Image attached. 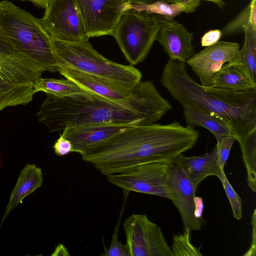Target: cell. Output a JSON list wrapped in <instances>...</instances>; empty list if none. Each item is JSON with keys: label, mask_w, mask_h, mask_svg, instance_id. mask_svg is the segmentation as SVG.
I'll use <instances>...</instances> for the list:
<instances>
[{"label": "cell", "mask_w": 256, "mask_h": 256, "mask_svg": "<svg viewBox=\"0 0 256 256\" xmlns=\"http://www.w3.org/2000/svg\"><path fill=\"white\" fill-rule=\"evenodd\" d=\"M89 38L112 36L122 14L132 8L131 0H74Z\"/></svg>", "instance_id": "30bf717a"}, {"label": "cell", "mask_w": 256, "mask_h": 256, "mask_svg": "<svg viewBox=\"0 0 256 256\" xmlns=\"http://www.w3.org/2000/svg\"><path fill=\"white\" fill-rule=\"evenodd\" d=\"M190 230L184 228L182 233L174 236L171 250L172 256H202L200 248H196L190 240Z\"/></svg>", "instance_id": "484cf974"}, {"label": "cell", "mask_w": 256, "mask_h": 256, "mask_svg": "<svg viewBox=\"0 0 256 256\" xmlns=\"http://www.w3.org/2000/svg\"><path fill=\"white\" fill-rule=\"evenodd\" d=\"M46 94L36 117L50 132L88 124H149L172 108L148 80L140 81L132 95L124 100H108L84 90L66 96Z\"/></svg>", "instance_id": "6da1fadb"}, {"label": "cell", "mask_w": 256, "mask_h": 256, "mask_svg": "<svg viewBox=\"0 0 256 256\" xmlns=\"http://www.w3.org/2000/svg\"><path fill=\"white\" fill-rule=\"evenodd\" d=\"M192 36L182 24L167 18L161 23L156 40L169 60L186 63L194 54Z\"/></svg>", "instance_id": "4fadbf2b"}, {"label": "cell", "mask_w": 256, "mask_h": 256, "mask_svg": "<svg viewBox=\"0 0 256 256\" xmlns=\"http://www.w3.org/2000/svg\"><path fill=\"white\" fill-rule=\"evenodd\" d=\"M168 182L172 190V201L178 211L184 228L198 230L203 224L202 200L195 196L196 188L178 163L170 162Z\"/></svg>", "instance_id": "8fae6325"}, {"label": "cell", "mask_w": 256, "mask_h": 256, "mask_svg": "<svg viewBox=\"0 0 256 256\" xmlns=\"http://www.w3.org/2000/svg\"><path fill=\"white\" fill-rule=\"evenodd\" d=\"M119 222L114 230L110 246L104 248V252L101 254L104 256H130L127 244H122L118 240V230Z\"/></svg>", "instance_id": "f1b7e54d"}, {"label": "cell", "mask_w": 256, "mask_h": 256, "mask_svg": "<svg viewBox=\"0 0 256 256\" xmlns=\"http://www.w3.org/2000/svg\"><path fill=\"white\" fill-rule=\"evenodd\" d=\"M238 59H240V45L222 41L194 54L186 62L206 89L213 86L216 74L224 64Z\"/></svg>", "instance_id": "7c38bea8"}, {"label": "cell", "mask_w": 256, "mask_h": 256, "mask_svg": "<svg viewBox=\"0 0 256 256\" xmlns=\"http://www.w3.org/2000/svg\"><path fill=\"white\" fill-rule=\"evenodd\" d=\"M52 148L55 154L59 156H66L71 152H74L71 142L62 134L54 143Z\"/></svg>", "instance_id": "f546056e"}, {"label": "cell", "mask_w": 256, "mask_h": 256, "mask_svg": "<svg viewBox=\"0 0 256 256\" xmlns=\"http://www.w3.org/2000/svg\"><path fill=\"white\" fill-rule=\"evenodd\" d=\"M170 162L140 164L106 177L109 182L124 190L157 196L172 201V194L168 182Z\"/></svg>", "instance_id": "52a82bcc"}, {"label": "cell", "mask_w": 256, "mask_h": 256, "mask_svg": "<svg viewBox=\"0 0 256 256\" xmlns=\"http://www.w3.org/2000/svg\"><path fill=\"white\" fill-rule=\"evenodd\" d=\"M34 95L32 84L14 83L0 76V112L8 107L27 104Z\"/></svg>", "instance_id": "ffe728a7"}, {"label": "cell", "mask_w": 256, "mask_h": 256, "mask_svg": "<svg viewBox=\"0 0 256 256\" xmlns=\"http://www.w3.org/2000/svg\"><path fill=\"white\" fill-rule=\"evenodd\" d=\"M247 172L249 188L256 192V130L238 142Z\"/></svg>", "instance_id": "cb8c5ba5"}, {"label": "cell", "mask_w": 256, "mask_h": 256, "mask_svg": "<svg viewBox=\"0 0 256 256\" xmlns=\"http://www.w3.org/2000/svg\"><path fill=\"white\" fill-rule=\"evenodd\" d=\"M173 162L181 166L196 188L206 177H218L222 170L218 163L216 145L210 152L202 155L186 156L182 154Z\"/></svg>", "instance_id": "2e32d148"}, {"label": "cell", "mask_w": 256, "mask_h": 256, "mask_svg": "<svg viewBox=\"0 0 256 256\" xmlns=\"http://www.w3.org/2000/svg\"><path fill=\"white\" fill-rule=\"evenodd\" d=\"M213 88L236 90L256 89V81L250 76L241 59L226 63L216 74Z\"/></svg>", "instance_id": "e0dca14e"}, {"label": "cell", "mask_w": 256, "mask_h": 256, "mask_svg": "<svg viewBox=\"0 0 256 256\" xmlns=\"http://www.w3.org/2000/svg\"><path fill=\"white\" fill-rule=\"evenodd\" d=\"M58 72L82 90L113 100L128 99L134 94L136 86L124 85L67 68H59Z\"/></svg>", "instance_id": "5bb4252c"}, {"label": "cell", "mask_w": 256, "mask_h": 256, "mask_svg": "<svg viewBox=\"0 0 256 256\" xmlns=\"http://www.w3.org/2000/svg\"><path fill=\"white\" fill-rule=\"evenodd\" d=\"M50 0H30L36 6L46 8Z\"/></svg>", "instance_id": "836d02e7"}, {"label": "cell", "mask_w": 256, "mask_h": 256, "mask_svg": "<svg viewBox=\"0 0 256 256\" xmlns=\"http://www.w3.org/2000/svg\"><path fill=\"white\" fill-rule=\"evenodd\" d=\"M183 116L187 126H202L210 130L216 140L225 136H234L228 126L212 114L189 106H184Z\"/></svg>", "instance_id": "d6986e66"}, {"label": "cell", "mask_w": 256, "mask_h": 256, "mask_svg": "<svg viewBox=\"0 0 256 256\" xmlns=\"http://www.w3.org/2000/svg\"><path fill=\"white\" fill-rule=\"evenodd\" d=\"M28 0V1H30V0Z\"/></svg>", "instance_id": "74e56055"}, {"label": "cell", "mask_w": 256, "mask_h": 256, "mask_svg": "<svg viewBox=\"0 0 256 256\" xmlns=\"http://www.w3.org/2000/svg\"><path fill=\"white\" fill-rule=\"evenodd\" d=\"M128 126L88 124L66 128L62 136L72 143L74 152L82 155L87 150L122 131Z\"/></svg>", "instance_id": "9a60e30c"}, {"label": "cell", "mask_w": 256, "mask_h": 256, "mask_svg": "<svg viewBox=\"0 0 256 256\" xmlns=\"http://www.w3.org/2000/svg\"><path fill=\"white\" fill-rule=\"evenodd\" d=\"M212 3H214L216 5L218 8L222 9L226 6V3L224 0H204Z\"/></svg>", "instance_id": "d590c367"}, {"label": "cell", "mask_w": 256, "mask_h": 256, "mask_svg": "<svg viewBox=\"0 0 256 256\" xmlns=\"http://www.w3.org/2000/svg\"><path fill=\"white\" fill-rule=\"evenodd\" d=\"M200 2V0H189L180 3H168L164 0H159L148 4H134L132 8L146 14H158L168 19H174L182 12H194Z\"/></svg>", "instance_id": "44dd1931"}, {"label": "cell", "mask_w": 256, "mask_h": 256, "mask_svg": "<svg viewBox=\"0 0 256 256\" xmlns=\"http://www.w3.org/2000/svg\"><path fill=\"white\" fill-rule=\"evenodd\" d=\"M166 19L132 8L122 14L112 36L131 66L140 63L146 58L156 40L161 23Z\"/></svg>", "instance_id": "8992f818"}, {"label": "cell", "mask_w": 256, "mask_h": 256, "mask_svg": "<svg viewBox=\"0 0 256 256\" xmlns=\"http://www.w3.org/2000/svg\"><path fill=\"white\" fill-rule=\"evenodd\" d=\"M199 135L194 128L184 126L177 121L128 126L81 156L106 176L140 164L173 162L194 146Z\"/></svg>", "instance_id": "7a4b0ae2"}, {"label": "cell", "mask_w": 256, "mask_h": 256, "mask_svg": "<svg viewBox=\"0 0 256 256\" xmlns=\"http://www.w3.org/2000/svg\"><path fill=\"white\" fill-rule=\"evenodd\" d=\"M222 182L229 200L234 217L240 220L242 217V200L230 184L224 170H220L218 177Z\"/></svg>", "instance_id": "4316f807"}, {"label": "cell", "mask_w": 256, "mask_h": 256, "mask_svg": "<svg viewBox=\"0 0 256 256\" xmlns=\"http://www.w3.org/2000/svg\"><path fill=\"white\" fill-rule=\"evenodd\" d=\"M40 20L55 40L76 42L90 38L74 0H50Z\"/></svg>", "instance_id": "9c48e42d"}, {"label": "cell", "mask_w": 256, "mask_h": 256, "mask_svg": "<svg viewBox=\"0 0 256 256\" xmlns=\"http://www.w3.org/2000/svg\"><path fill=\"white\" fill-rule=\"evenodd\" d=\"M70 254L66 248L62 244H60L56 248L51 256H69Z\"/></svg>", "instance_id": "d6a6232c"}, {"label": "cell", "mask_w": 256, "mask_h": 256, "mask_svg": "<svg viewBox=\"0 0 256 256\" xmlns=\"http://www.w3.org/2000/svg\"><path fill=\"white\" fill-rule=\"evenodd\" d=\"M244 40L240 56L242 63L252 78L256 81V28L250 23L244 24Z\"/></svg>", "instance_id": "603a6c76"}, {"label": "cell", "mask_w": 256, "mask_h": 256, "mask_svg": "<svg viewBox=\"0 0 256 256\" xmlns=\"http://www.w3.org/2000/svg\"><path fill=\"white\" fill-rule=\"evenodd\" d=\"M222 36V32L220 30H212L206 32L201 38L202 46H211L219 42Z\"/></svg>", "instance_id": "4dcf8cb0"}, {"label": "cell", "mask_w": 256, "mask_h": 256, "mask_svg": "<svg viewBox=\"0 0 256 256\" xmlns=\"http://www.w3.org/2000/svg\"><path fill=\"white\" fill-rule=\"evenodd\" d=\"M160 82L182 106L197 108L222 120L238 142L256 130V89H204L190 76L185 63L170 60Z\"/></svg>", "instance_id": "277c9868"}, {"label": "cell", "mask_w": 256, "mask_h": 256, "mask_svg": "<svg viewBox=\"0 0 256 256\" xmlns=\"http://www.w3.org/2000/svg\"><path fill=\"white\" fill-rule=\"evenodd\" d=\"M50 38L59 68H72L130 86L141 81L142 74L138 68L108 60L93 48L88 40L68 42Z\"/></svg>", "instance_id": "5b68a950"}, {"label": "cell", "mask_w": 256, "mask_h": 256, "mask_svg": "<svg viewBox=\"0 0 256 256\" xmlns=\"http://www.w3.org/2000/svg\"><path fill=\"white\" fill-rule=\"evenodd\" d=\"M236 140V138L234 136H225L216 140L217 160L222 170H224V166Z\"/></svg>", "instance_id": "83f0119b"}, {"label": "cell", "mask_w": 256, "mask_h": 256, "mask_svg": "<svg viewBox=\"0 0 256 256\" xmlns=\"http://www.w3.org/2000/svg\"><path fill=\"white\" fill-rule=\"evenodd\" d=\"M50 35L40 18L7 0L0 2V76L32 84L44 72H58Z\"/></svg>", "instance_id": "3957f363"}, {"label": "cell", "mask_w": 256, "mask_h": 256, "mask_svg": "<svg viewBox=\"0 0 256 256\" xmlns=\"http://www.w3.org/2000/svg\"><path fill=\"white\" fill-rule=\"evenodd\" d=\"M33 94L44 92L57 96H70L80 93L82 89L68 78H42L32 84Z\"/></svg>", "instance_id": "7402d4cb"}, {"label": "cell", "mask_w": 256, "mask_h": 256, "mask_svg": "<svg viewBox=\"0 0 256 256\" xmlns=\"http://www.w3.org/2000/svg\"><path fill=\"white\" fill-rule=\"evenodd\" d=\"M252 240L249 250L244 254V256H256V210H254L252 218Z\"/></svg>", "instance_id": "1f68e13d"}, {"label": "cell", "mask_w": 256, "mask_h": 256, "mask_svg": "<svg viewBox=\"0 0 256 256\" xmlns=\"http://www.w3.org/2000/svg\"><path fill=\"white\" fill-rule=\"evenodd\" d=\"M159 0H131L132 4H148ZM169 3V0H164Z\"/></svg>", "instance_id": "e575fe53"}, {"label": "cell", "mask_w": 256, "mask_h": 256, "mask_svg": "<svg viewBox=\"0 0 256 256\" xmlns=\"http://www.w3.org/2000/svg\"><path fill=\"white\" fill-rule=\"evenodd\" d=\"M43 182L42 169L34 164H27L20 172L12 191L2 222L23 200L39 188Z\"/></svg>", "instance_id": "ac0fdd59"}, {"label": "cell", "mask_w": 256, "mask_h": 256, "mask_svg": "<svg viewBox=\"0 0 256 256\" xmlns=\"http://www.w3.org/2000/svg\"><path fill=\"white\" fill-rule=\"evenodd\" d=\"M248 23L256 28V0H250L249 4L224 28L222 34L226 36L237 32Z\"/></svg>", "instance_id": "d4e9b609"}, {"label": "cell", "mask_w": 256, "mask_h": 256, "mask_svg": "<svg viewBox=\"0 0 256 256\" xmlns=\"http://www.w3.org/2000/svg\"><path fill=\"white\" fill-rule=\"evenodd\" d=\"M189 0H169V3H180L186 2Z\"/></svg>", "instance_id": "8d00e7d4"}, {"label": "cell", "mask_w": 256, "mask_h": 256, "mask_svg": "<svg viewBox=\"0 0 256 256\" xmlns=\"http://www.w3.org/2000/svg\"><path fill=\"white\" fill-rule=\"evenodd\" d=\"M123 228L130 256H172L160 228L146 214H131Z\"/></svg>", "instance_id": "ba28073f"}]
</instances>
